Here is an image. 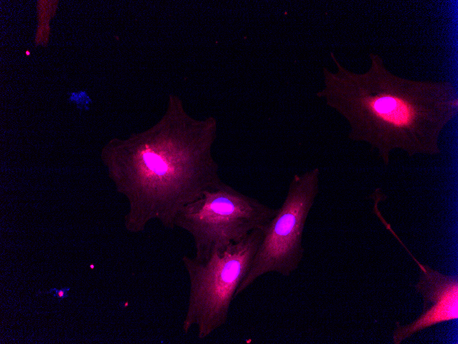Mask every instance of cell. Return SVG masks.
I'll use <instances>...</instances> for the list:
<instances>
[{"mask_svg": "<svg viewBox=\"0 0 458 344\" xmlns=\"http://www.w3.org/2000/svg\"><path fill=\"white\" fill-rule=\"evenodd\" d=\"M263 237L256 229L239 242L214 251L205 260L184 255L189 292L182 330L197 328L204 339L226 324L230 305L240 284L247 275Z\"/></svg>", "mask_w": 458, "mask_h": 344, "instance_id": "3", "label": "cell"}, {"mask_svg": "<svg viewBox=\"0 0 458 344\" xmlns=\"http://www.w3.org/2000/svg\"><path fill=\"white\" fill-rule=\"evenodd\" d=\"M320 174L316 167L293 176L282 204L263 229L261 241L235 297L265 274L289 277L298 268L304 252V226L320 191Z\"/></svg>", "mask_w": 458, "mask_h": 344, "instance_id": "5", "label": "cell"}, {"mask_svg": "<svg viewBox=\"0 0 458 344\" xmlns=\"http://www.w3.org/2000/svg\"><path fill=\"white\" fill-rule=\"evenodd\" d=\"M93 267H94V266L91 264V268H93Z\"/></svg>", "mask_w": 458, "mask_h": 344, "instance_id": "8", "label": "cell"}, {"mask_svg": "<svg viewBox=\"0 0 458 344\" xmlns=\"http://www.w3.org/2000/svg\"><path fill=\"white\" fill-rule=\"evenodd\" d=\"M391 231L394 234L393 231ZM398 240L420 268L421 274L415 288L423 297L424 308L420 317L411 323L398 325L393 335L395 344H400L422 330L458 317L457 277L444 275L422 264Z\"/></svg>", "mask_w": 458, "mask_h": 344, "instance_id": "6", "label": "cell"}, {"mask_svg": "<svg viewBox=\"0 0 458 344\" xmlns=\"http://www.w3.org/2000/svg\"><path fill=\"white\" fill-rule=\"evenodd\" d=\"M331 56L337 71L324 69L325 87L317 96L346 119L351 140L369 144L385 165L395 150L411 157L440 154L442 132L458 111L451 82L396 76L374 53L361 73L347 70Z\"/></svg>", "mask_w": 458, "mask_h": 344, "instance_id": "1", "label": "cell"}, {"mask_svg": "<svg viewBox=\"0 0 458 344\" xmlns=\"http://www.w3.org/2000/svg\"><path fill=\"white\" fill-rule=\"evenodd\" d=\"M69 290V288H62V289H56L55 288H51L49 291L47 292V293H51L53 291H55L53 295L55 297H57L59 300H61L62 299H64L68 296L67 291Z\"/></svg>", "mask_w": 458, "mask_h": 344, "instance_id": "7", "label": "cell"}, {"mask_svg": "<svg viewBox=\"0 0 458 344\" xmlns=\"http://www.w3.org/2000/svg\"><path fill=\"white\" fill-rule=\"evenodd\" d=\"M276 211L223 181L184 205L174 223L192 236L194 257L205 260L214 251L240 241L256 229H263Z\"/></svg>", "mask_w": 458, "mask_h": 344, "instance_id": "4", "label": "cell"}, {"mask_svg": "<svg viewBox=\"0 0 458 344\" xmlns=\"http://www.w3.org/2000/svg\"><path fill=\"white\" fill-rule=\"evenodd\" d=\"M180 106L169 113L142 141L114 149L109 155L110 174L131 203L127 225L141 229L150 218L173 229L178 211L223 181L210 153L215 122H195Z\"/></svg>", "mask_w": 458, "mask_h": 344, "instance_id": "2", "label": "cell"}]
</instances>
